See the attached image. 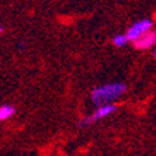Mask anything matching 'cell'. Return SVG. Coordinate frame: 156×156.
I'll return each instance as SVG.
<instances>
[{"mask_svg":"<svg viewBox=\"0 0 156 156\" xmlns=\"http://www.w3.org/2000/svg\"><path fill=\"white\" fill-rule=\"evenodd\" d=\"M127 90V87L124 83H110L104 84V86L96 87L94 90L91 91V100L94 104H97L98 107L107 104H113L114 100L122 96Z\"/></svg>","mask_w":156,"mask_h":156,"instance_id":"cell-1","label":"cell"},{"mask_svg":"<svg viewBox=\"0 0 156 156\" xmlns=\"http://www.w3.org/2000/svg\"><path fill=\"white\" fill-rule=\"evenodd\" d=\"M149 31H152V21H151V20H141V21L135 23L134 26H131L125 35H127L128 41L135 42V41H138L141 37L148 34Z\"/></svg>","mask_w":156,"mask_h":156,"instance_id":"cell-2","label":"cell"},{"mask_svg":"<svg viewBox=\"0 0 156 156\" xmlns=\"http://www.w3.org/2000/svg\"><path fill=\"white\" fill-rule=\"evenodd\" d=\"M115 105L114 104H107V105H101V107H98L97 110H96V113L93 114L91 117H86V118H83V120L79 122V127H86V125H89V124H93L96 120H101V118H104V117L110 115L111 113H114L115 111Z\"/></svg>","mask_w":156,"mask_h":156,"instance_id":"cell-3","label":"cell"},{"mask_svg":"<svg viewBox=\"0 0 156 156\" xmlns=\"http://www.w3.org/2000/svg\"><path fill=\"white\" fill-rule=\"evenodd\" d=\"M156 44V33L155 31H149L148 34H145L144 37H141L138 41H135L134 45L138 49H149L151 47H153Z\"/></svg>","mask_w":156,"mask_h":156,"instance_id":"cell-4","label":"cell"},{"mask_svg":"<svg viewBox=\"0 0 156 156\" xmlns=\"http://www.w3.org/2000/svg\"><path fill=\"white\" fill-rule=\"evenodd\" d=\"M13 114H14V107H11V105H2L0 107V121L9 120Z\"/></svg>","mask_w":156,"mask_h":156,"instance_id":"cell-5","label":"cell"},{"mask_svg":"<svg viewBox=\"0 0 156 156\" xmlns=\"http://www.w3.org/2000/svg\"><path fill=\"white\" fill-rule=\"evenodd\" d=\"M127 42H128L127 35H122V34H120V35H115L113 38V44L115 45V47H122V45H125Z\"/></svg>","mask_w":156,"mask_h":156,"instance_id":"cell-6","label":"cell"},{"mask_svg":"<svg viewBox=\"0 0 156 156\" xmlns=\"http://www.w3.org/2000/svg\"><path fill=\"white\" fill-rule=\"evenodd\" d=\"M2 33H3V28H2V27H0V35H2Z\"/></svg>","mask_w":156,"mask_h":156,"instance_id":"cell-7","label":"cell"},{"mask_svg":"<svg viewBox=\"0 0 156 156\" xmlns=\"http://www.w3.org/2000/svg\"><path fill=\"white\" fill-rule=\"evenodd\" d=\"M153 54H155V58H156V49H155V52H153Z\"/></svg>","mask_w":156,"mask_h":156,"instance_id":"cell-8","label":"cell"}]
</instances>
